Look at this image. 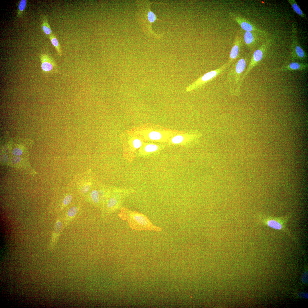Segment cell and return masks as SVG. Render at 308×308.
<instances>
[{
  "label": "cell",
  "mask_w": 308,
  "mask_h": 308,
  "mask_svg": "<svg viewBox=\"0 0 308 308\" xmlns=\"http://www.w3.org/2000/svg\"><path fill=\"white\" fill-rule=\"evenodd\" d=\"M118 215L122 220L127 221L132 230L157 232L162 230L161 228L154 225L148 218L142 213L122 208Z\"/></svg>",
  "instance_id": "1"
},
{
  "label": "cell",
  "mask_w": 308,
  "mask_h": 308,
  "mask_svg": "<svg viewBox=\"0 0 308 308\" xmlns=\"http://www.w3.org/2000/svg\"><path fill=\"white\" fill-rule=\"evenodd\" d=\"M291 46L290 55L294 60H304L307 58V53L300 45L297 36V30L295 25H291Z\"/></svg>",
  "instance_id": "2"
},
{
  "label": "cell",
  "mask_w": 308,
  "mask_h": 308,
  "mask_svg": "<svg viewBox=\"0 0 308 308\" xmlns=\"http://www.w3.org/2000/svg\"><path fill=\"white\" fill-rule=\"evenodd\" d=\"M289 215L285 217H274L266 216L262 217L260 219L263 224L273 229L282 231L294 238L291 234L286 227V224L289 218Z\"/></svg>",
  "instance_id": "3"
},
{
  "label": "cell",
  "mask_w": 308,
  "mask_h": 308,
  "mask_svg": "<svg viewBox=\"0 0 308 308\" xmlns=\"http://www.w3.org/2000/svg\"><path fill=\"white\" fill-rule=\"evenodd\" d=\"M229 16L244 31L254 32L258 34H263L264 33L254 24L238 13L230 12L229 13Z\"/></svg>",
  "instance_id": "4"
},
{
  "label": "cell",
  "mask_w": 308,
  "mask_h": 308,
  "mask_svg": "<svg viewBox=\"0 0 308 308\" xmlns=\"http://www.w3.org/2000/svg\"><path fill=\"white\" fill-rule=\"evenodd\" d=\"M63 229V217L61 215L57 217L51 235L48 242L47 248L49 250H52L55 246Z\"/></svg>",
  "instance_id": "5"
},
{
  "label": "cell",
  "mask_w": 308,
  "mask_h": 308,
  "mask_svg": "<svg viewBox=\"0 0 308 308\" xmlns=\"http://www.w3.org/2000/svg\"><path fill=\"white\" fill-rule=\"evenodd\" d=\"M270 41V40L265 41L259 48L254 51L244 77L264 58Z\"/></svg>",
  "instance_id": "6"
},
{
  "label": "cell",
  "mask_w": 308,
  "mask_h": 308,
  "mask_svg": "<svg viewBox=\"0 0 308 308\" xmlns=\"http://www.w3.org/2000/svg\"><path fill=\"white\" fill-rule=\"evenodd\" d=\"M42 70L45 72H60V70L53 58L49 55L42 53L40 56Z\"/></svg>",
  "instance_id": "7"
},
{
  "label": "cell",
  "mask_w": 308,
  "mask_h": 308,
  "mask_svg": "<svg viewBox=\"0 0 308 308\" xmlns=\"http://www.w3.org/2000/svg\"><path fill=\"white\" fill-rule=\"evenodd\" d=\"M308 68V64L307 63L292 62L280 67L275 70L277 71H304L307 70Z\"/></svg>",
  "instance_id": "8"
},
{
  "label": "cell",
  "mask_w": 308,
  "mask_h": 308,
  "mask_svg": "<svg viewBox=\"0 0 308 308\" xmlns=\"http://www.w3.org/2000/svg\"><path fill=\"white\" fill-rule=\"evenodd\" d=\"M242 41L240 36L239 31L236 33L233 46L230 55V61L233 60L238 57L240 49L241 46Z\"/></svg>",
  "instance_id": "9"
},
{
  "label": "cell",
  "mask_w": 308,
  "mask_h": 308,
  "mask_svg": "<svg viewBox=\"0 0 308 308\" xmlns=\"http://www.w3.org/2000/svg\"><path fill=\"white\" fill-rule=\"evenodd\" d=\"M258 35L254 32L246 31L244 38L245 44L250 48L254 46L258 41Z\"/></svg>",
  "instance_id": "10"
},
{
  "label": "cell",
  "mask_w": 308,
  "mask_h": 308,
  "mask_svg": "<svg viewBox=\"0 0 308 308\" xmlns=\"http://www.w3.org/2000/svg\"><path fill=\"white\" fill-rule=\"evenodd\" d=\"M78 208L76 206H73L68 210L67 213L63 217V229L67 227L74 218L78 212Z\"/></svg>",
  "instance_id": "11"
},
{
  "label": "cell",
  "mask_w": 308,
  "mask_h": 308,
  "mask_svg": "<svg viewBox=\"0 0 308 308\" xmlns=\"http://www.w3.org/2000/svg\"><path fill=\"white\" fill-rule=\"evenodd\" d=\"M41 27L43 32L45 36L48 37L53 33L48 21L47 15H42L41 16Z\"/></svg>",
  "instance_id": "12"
},
{
  "label": "cell",
  "mask_w": 308,
  "mask_h": 308,
  "mask_svg": "<svg viewBox=\"0 0 308 308\" xmlns=\"http://www.w3.org/2000/svg\"><path fill=\"white\" fill-rule=\"evenodd\" d=\"M50 42L54 47L58 54L61 56L62 54V51L61 46L59 42L57 36L54 33H52L48 37Z\"/></svg>",
  "instance_id": "13"
},
{
  "label": "cell",
  "mask_w": 308,
  "mask_h": 308,
  "mask_svg": "<svg viewBox=\"0 0 308 308\" xmlns=\"http://www.w3.org/2000/svg\"><path fill=\"white\" fill-rule=\"evenodd\" d=\"M287 1L291 5L293 10L297 14L304 19L306 18V14L304 13L301 10L295 1L288 0Z\"/></svg>",
  "instance_id": "14"
},
{
  "label": "cell",
  "mask_w": 308,
  "mask_h": 308,
  "mask_svg": "<svg viewBox=\"0 0 308 308\" xmlns=\"http://www.w3.org/2000/svg\"><path fill=\"white\" fill-rule=\"evenodd\" d=\"M27 4V0H21L19 2L17 11V17L18 18H20L22 17Z\"/></svg>",
  "instance_id": "15"
},
{
  "label": "cell",
  "mask_w": 308,
  "mask_h": 308,
  "mask_svg": "<svg viewBox=\"0 0 308 308\" xmlns=\"http://www.w3.org/2000/svg\"><path fill=\"white\" fill-rule=\"evenodd\" d=\"M148 136L150 139L155 141L160 140L163 139V137H164L163 134L161 132L155 131H150L149 133Z\"/></svg>",
  "instance_id": "16"
},
{
  "label": "cell",
  "mask_w": 308,
  "mask_h": 308,
  "mask_svg": "<svg viewBox=\"0 0 308 308\" xmlns=\"http://www.w3.org/2000/svg\"><path fill=\"white\" fill-rule=\"evenodd\" d=\"M246 66V61L244 58L240 59L237 62L236 66V72L240 74L243 72Z\"/></svg>",
  "instance_id": "17"
},
{
  "label": "cell",
  "mask_w": 308,
  "mask_h": 308,
  "mask_svg": "<svg viewBox=\"0 0 308 308\" xmlns=\"http://www.w3.org/2000/svg\"><path fill=\"white\" fill-rule=\"evenodd\" d=\"M217 74V72L214 71H211L208 72L204 74L197 81L201 82H206L215 76Z\"/></svg>",
  "instance_id": "18"
},
{
  "label": "cell",
  "mask_w": 308,
  "mask_h": 308,
  "mask_svg": "<svg viewBox=\"0 0 308 308\" xmlns=\"http://www.w3.org/2000/svg\"><path fill=\"white\" fill-rule=\"evenodd\" d=\"M185 139V137L183 135H177L172 138L171 141L173 144H178L184 141Z\"/></svg>",
  "instance_id": "19"
},
{
  "label": "cell",
  "mask_w": 308,
  "mask_h": 308,
  "mask_svg": "<svg viewBox=\"0 0 308 308\" xmlns=\"http://www.w3.org/2000/svg\"><path fill=\"white\" fill-rule=\"evenodd\" d=\"M158 149L157 146L155 144H150L147 145L145 147V150L147 152H152L156 151Z\"/></svg>",
  "instance_id": "20"
},
{
  "label": "cell",
  "mask_w": 308,
  "mask_h": 308,
  "mask_svg": "<svg viewBox=\"0 0 308 308\" xmlns=\"http://www.w3.org/2000/svg\"><path fill=\"white\" fill-rule=\"evenodd\" d=\"M117 201L114 198H111L109 200L107 206L109 208H113L116 206L117 204Z\"/></svg>",
  "instance_id": "21"
},
{
  "label": "cell",
  "mask_w": 308,
  "mask_h": 308,
  "mask_svg": "<svg viewBox=\"0 0 308 308\" xmlns=\"http://www.w3.org/2000/svg\"><path fill=\"white\" fill-rule=\"evenodd\" d=\"M91 197L93 201L95 203H98L99 201V198L98 192L96 190L92 191L90 194Z\"/></svg>",
  "instance_id": "22"
},
{
  "label": "cell",
  "mask_w": 308,
  "mask_h": 308,
  "mask_svg": "<svg viewBox=\"0 0 308 308\" xmlns=\"http://www.w3.org/2000/svg\"><path fill=\"white\" fill-rule=\"evenodd\" d=\"M72 197L71 195H68L66 196L63 200L64 206H66L70 204L72 201Z\"/></svg>",
  "instance_id": "23"
},
{
  "label": "cell",
  "mask_w": 308,
  "mask_h": 308,
  "mask_svg": "<svg viewBox=\"0 0 308 308\" xmlns=\"http://www.w3.org/2000/svg\"><path fill=\"white\" fill-rule=\"evenodd\" d=\"M133 147L136 148H139L142 145V143L141 141L138 139H135L133 142Z\"/></svg>",
  "instance_id": "24"
},
{
  "label": "cell",
  "mask_w": 308,
  "mask_h": 308,
  "mask_svg": "<svg viewBox=\"0 0 308 308\" xmlns=\"http://www.w3.org/2000/svg\"><path fill=\"white\" fill-rule=\"evenodd\" d=\"M12 154L15 156H19L22 153V152L21 149L16 147L14 148L12 151Z\"/></svg>",
  "instance_id": "25"
},
{
  "label": "cell",
  "mask_w": 308,
  "mask_h": 308,
  "mask_svg": "<svg viewBox=\"0 0 308 308\" xmlns=\"http://www.w3.org/2000/svg\"><path fill=\"white\" fill-rule=\"evenodd\" d=\"M90 188V185L88 183H87L82 187L80 190L81 192L83 193H86L89 191Z\"/></svg>",
  "instance_id": "26"
},
{
  "label": "cell",
  "mask_w": 308,
  "mask_h": 308,
  "mask_svg": "<svg viewBox=\"0 0 308 308\" xmlns=\"http://www.w3.org/2000/svg\"><path fill=\"white\" fill-rule=\"evenodd\" d=\"M21 160V158L17 156H13L11 159V162L13 164H16L20 161Z\"/></svg>",
  "instance_id": "27"
},
{
  "label": "cell",
  "mask_w": 308,
  "mask_h": 308,
  "mask_svg": "<svg viewBox=\"0 0 308 308\" xmlns=\"http://www.w3.org/2000/svg\"><path fill=\"white\" fill-rule=\"evenodd\" d=\"M148 19L151 22H153L155 19V16L154 13L151 12H149L148 14Z\"/></svg>",
  "instance_id": "28"
},
{
  "label": "cell",
  "mask_w": 308,
  "mask_h": 308,
  "mask_svg": "<svg viewBox=\"0 0 308 308\" xmlns=\"http://www.w3.org/2000/svg\"><path fill=\"white\" fill-rule=\"evenodd\" d=\"M9 158L8 156L5 154H3L1 157V160L3 162H6L8 161Z\"/></svg>",
  "instance_id": "29"
}]
</instances>
